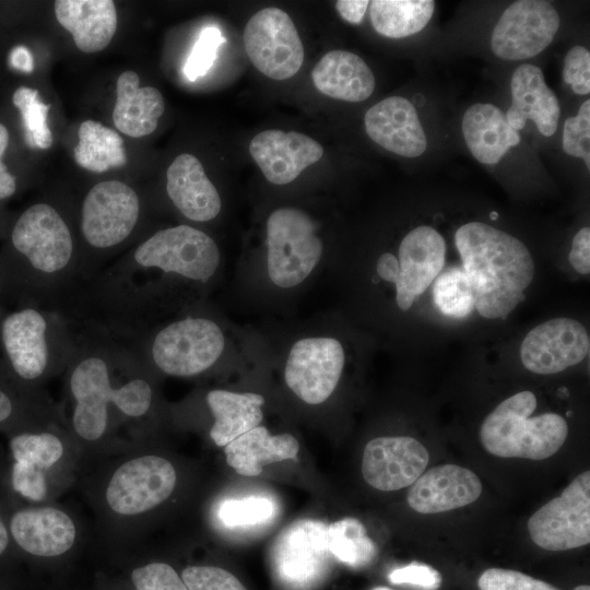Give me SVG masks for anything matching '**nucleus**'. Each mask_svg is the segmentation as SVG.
Returning a JSON list of instances; mask_svg holds the SVG:
<instances>
[{
	"mask_svg": "<svg viewBox=\"0 0 590 590\" xmlns=\"http://www.w3.org/2000/svg\"><path fill=\"white\" fill-rule=\"evenodd\" d=\"M298 450L299 444L293 435H273L263 425L248 430L224 447L227 464L244 476H257L263 465L295 459Z\"/></svg>",
	"mask_w": 590,
	"mask_h": 590,
	"instance_id": "32",
	"label": "nucleus"
},
{
	"mask_svg": "<svg viewBox=\"0 0 590 590\" xmlns=\"http://www.w3.org/2000/svg\"><path fill=\"white\" fill-rule=\"evenodd\" d=\"M62 377L59 410L82 463L142 442L158 410V378L130 349L76 333L75 351Z\"/></svg>",
	"mask_w": 590,
	"mask_h": 590,
	"instance_id": "2",
	"label": "nucleus"
},
{
	"mask_svg": "<svg viewBox=\"0 0 590 590\" xmlns=\"http://www.w3.org/2000/svg\"><path fill=\"white\" fill-rule=\"evenodd\" d=\"M434 299L442 314L458 318L467 316L474 307L470 283L460 270H449L436 281Z\"/></svg>",
	"mask_w": 590,
	"mask_h": 590,
	"instance_id": "38",
	"label": "nucleus"
},
{
	"mask_svg": "<svg viewBox=\"0 0 590 590\" xmlns=\"http://www.w3.org/2000/svg\"><path fill=\"white\" fill-rule=\"evenodd\" d=\"M369 4L374 28L389 38H402L420 32L435 10L432 0H375Z\"/></svg>",
	"mask_w": 590,
	"mask_h": 590,
	"instance_id": "34",
	"label": "nucleus"
},
{
	"mask_svg": "<svg viewBox=\"0 0 590 590\" xmlns=\"http://www.w3.org/2000/svg\"><path fill=\"white\" fill-rule=\"evenodd\" d=\"M574 590H590V587L588 585H581L576 587Z\"/></svg>",
	"mask_w": 590,
	"mask_h": 590,
	"instance_id": "51",
	"label": "nucleus"
},
{
	"mask_svg": "<svg viewBox=\"0 0 590 590\" xmlns=\"http://www.w3.org/2000/svg\"><path fill=\"white\" fill-rule=\"evenodd\" d=\"M327 538L330 554L353 568L369 565L377 555L376 544L355 518L346 517L328 526Z\"/></svg>",
	"mask_w": 590,
	"mask_h": 590,
	"instance_id": "35",
	"label": "nucleus"
},
{
	"mask_svg": "<svg viewBox=\"0 0 590 590\" xmlns=\"http://www.w3.org/2000/svg\"><path fill=\"white\" fill-rule=\"evenodd\" d=\"M462 133L472 155L483 164H497L520 141L519 132L509 126L502 109L488 103L467 109Z\"/></svg>",
	"mask_w": 590,
	"mask_h": 590,
	"instance_id": "31",
	"label": "nucleus"
},
{
	"mask_svg": "<svg viewBox=\"0 0 590 590\" xmlns=\"http://www.w3.org/2000/svg\"><path fill=\"white\" fill-rule=\"evenodd\" d=\"M243 40L252 64L273 80L295 75L304 61V47L290 15L271 7L247 22Z\"/></svg>",
	"mask_w": 590,
	"mask_h": 590,
	"instance_id": "14",
	"label": "nucleus"
},
{
	"mask_svg": "<svg viewBox=\"0 0 590 590\" xmlns=\"http://www.w3.org/2000/svg\"><path fill=\"white\" fill-rule=\"evenodd\" d=\"M74 160L83 168L105 173L127 163L122 138L113 129L94 120H85L79 131Z\"/></svg>",
	"mask_w": 590,
	"mask_h": 590,
	"instance_id": "33",
	"label": "nucleus"
},
{
	"mask_svg": "<svg viewBox=\"0 0 590 590\" xmlns=\"http://www.w3.org/2000/svg\"><path fill=\"white\" fill-rule=\"evenodd\" d=\"M512 103L505 114L515 130L532 120L544 137L555 133L560 115L559 102L547 86L542 70L533 64H521L511 78Z\"/></svg>",
	"mask_w": 590,
	"mask_h": 590,
	"instance_id": "25",
	"label": "nucleus"
},
{
	"mask_svg": "<svg viewBox=\"0 0 590 590\" xmlns=\"http://www.w3.org/2000/svg\"><path fill=\"white\" fill-rule=\"evenodd\" d=\"M79 245L64 215L36 202L14 221L0 252V299L58 309L79 280Z\"/></svg>",
	"mask_w": 590,
	"mask_h": 590,
	"instance_id": "3",
	"label": "nucleus"
},
{
	"mask_svg": "<svg viewBox=\"0 0 590 590\" xmlns=\"http://www.w3.org/2000/svg\"><path fill=\"white\" fill-rule=\"evenodd\" d=\"M429 461L426 448L410 436H381L364 448L362 474L371 487L398 491L411 486Z\"/></svg>",
	"mask_w": 590,
	"mask_h": 590,
	"instance_id": "20",
	"label": "nucleus"
},
{
	"mask_svg": "<svg viewBox=\"0 0 590 590\" xmlns=\"http://www.w3.org/2000/svg\"><path fill=\"white\" fill-rule=\"evenodd\" d=\"M204 401L212 416L209 436L219 447L261 425L263 420L266 399L257 392L214 388L205 393Z\"/></svg>",
	"mask_w": 590,
	"mask_h": 590,
	"instance_id": "28",
	"label": "nucleus"
},
{
	"mask_svg": "<svg viewBox=\"0 0 590 590\" xmlns=\"http://www.w3.org/2000/svg\"><path fill=\"white\" fill-rule=\"evenodd\" d=\"M9 449L12 461L45 476L59 494L72 483L82 463L80 449L64 425L12 434Z\"/></svg>",
	"mask_w": 590,
	"mask_h": 590,
	"instance_id": "18",
	"label": "nucleus"
},
{
	"mask_svg": "<svg viewBox=\"0 0 590 590\" xmlns=\"http://www.w3.org/2000/svg\"><path fill=\"white\" fill-rule=\"evenodd\" d=\"M224 42L225 38L216 27L210 26L201 31L184 67L185 75L189 81H196L206 74L216 59L220 46Z\"/></svg>",
	"mask_w": 590,
	"mask_h": 590,
	"instance_id": "39",
	"label": "nucleus"
},
{
	"mask_svg": "<svg viewBox=\"0 0 590 590\" xmlns=\"http://www.w3.org/2000/svg\"><path fill=\"white\" fill-rule=\"evenodd\" d=\"M559 28V15L548 1L520 0L511 3L496 23L491 37L494 54L504 60L539 55Z\"/></svg>",
	"mask_w": 590,
	"mask_h": 590,
	"instance_id": "16",
	"label": "nucleus"
},
{
	"mask_svg": "<svg viewBox=\"0 0 590 590\" xmlns=\"http://www.w3.org/2000/svg\"><path fill=\"white\" fill-rule=\"evenodd\" d=\"M482 483L471 470L447 463L423 472L408 492L409 506L420 514H439L475 502Z\"/></svg>",
	"mask_w": 590,
	"mask_h": 590,
	"instance_id": "22",
	"label": "nucleus"
},
{
	"mask_svg": "<svg viewBox=\"0 0 590 590\" xmlns=\"http://www.w3.org/2000/svg\"><path fill=\"white\" fill-rule=\"evenodd\" d=\"M63 425L59 405L46 391H34L20 385L0 355V430L9 436Z\"/></svg>",
	"mask_w": 590,
	"mask_h": 590,
	"instance_id": "26",
	"label": "nucleus"
},
{
	"mask_svg": "<svg viewBox=\"0 0 590 590\" xmlns=\"http://www.w3.org/2000/svg\"><path fill=\"white\" fill-rule=\"evenodd\" d=\"M590 351L586 328L571 318H554L534 327L520 346L523 366L540 375H551L579 364Z\"/></svg>",
	"mask_w": 590,
	"mask_h": 590,
	"instance_id": "19",
	"label": "nucleus"
},
{
	"mask_svg": "<svg viewBox=\"0 0 590 590\" xmlns=\"http://www.w3.org/2000/svg\"><path fill=\"white\" fill-rule=\"evenodd\" d=\"M566 154L582 158L590 168V101H585L575 117L566 119L563 130Z\"/></svg>",
	"mask_w": 590,
	"mask_h": 590,
	"instance_id": "40",
	"label": "nucleus"
},
{
	"mask_svg": "<svg viewBox=\"0 0 590 590\" xmlns=\"http://www.w3.org/2000/svg\"><path fill=\"white\" fill-rule=\"evenodd\" d=\"M324 244L319 224L296 206H279L266 222L263 252L238 268V288L258 306H285L323 272Z\"/></svg>",
	"mask_w": 590,
	"mask_h": 590,
	"instance_id": "4",
	"label": "nucleus"
},
{
	"mask_svg": "<svg viewBox=\"0 0 590 590\" xmlns=\"http://www.w3.org/2000/svg\"><path fill=\"white\" fill-rule=\"evenodd\" d=\"M388 579L393 585H409L421 590H437L442 581L437 569L418 562L393 569Z\"/></svg>",
	"mask_w": 590,
	"mask_h": 590,
	"instance_id": "45",
	"label": "nucleus"
},
{
	"mask_svg": "<svg viewBox=\"0 0 590 590\" xmlns=\"http://www.w3.org/2000/svg\"><path fill=\"white\" fill-rule=\"evenodd\" d=\"M249 152L266 179L279 186L295 180L323 155L321 144L310 137L276 129L258 133L249 144Z\"/></svg>",
	"mask_w": 590,
	"mask_h": 590,
	"instance_id": "21",
	"label": "nucleus"
},
{
	"mask_svg": "<svg viewBox=\"0 0 590 590\" xmlns=\"http://www.w3.org/2000/svg\"><path fill=\"white\" fill-rule=\"evenodd\" d=\"M492 219H494V220L496 219V213L495 212L492 213Z\"/></svg>",
	"mask_w": 590,
	"mask_h": 590,
	"instance_id": "54",
	"label": "nucleus"
},
{
	"mask_svg": "<svg viewBox=\"0 0 590 590\" xmlns=\"http://www.w3.org/2000/svg\"><path fill=\"white\" fill-rule=\"evenodd\" d=\"M142 442L99 459L87 492L97 516L113 538L138 534V526L174 494L178 472L162 455L141 449Z\"/></svg>",
	"mask_w": 590,
	"mask_h": 590,
	"instance_id": "6",
	"label": "nucleus"
},
{
	"mask_svg": "<svg viewBox=\"0 0 590 590\" xmlns=\"http://www.w3.org/2000/svg\"><path fill=\"white\" fill-rule=\"evenodd\" d=\"M327 533L328 526L314 519L297 520L284 529L272 552L280 580L299 589L319 581L331 555Z\"/></svg>",
	"mask_w": 590,
	"mask_h": 590,
	"instance_id": "17",
	"label": "nucleus"
},
{
	"mask_svg": "<svg viewBox=\"0 0 590 590\" xmlns=\"http://www.w3.org/2000/svg\"><path fill=\"white\" fill-rule=\"evenodd\" d=\"M476 311L486 319L508 316L523 299L534 276L533 258L512 235L481 222L455 233Z\"/></svg>",
	"mask_w": 590,
	"mask_h": 590,
	"instance_id": "7",
	"label": "nucleus"
},
{
	"mask_svg": "<svg viewBox=\"0 0 590 590\" xmlns=\"http://www.w3.org/2000/svg\"><path fill=\"white\" fill-rule=\"evenodd\" d=\"M55 15L86 54L106 48L117 31L118 15L111 0H58Z\"/></svg>",
	"mask_w": 590,
	"mask_h": 590,
	"instance_id": "27",
	"label": "nucleus"
},
{
	"mask_svg": "<svg viewBox=\"0 0 590 590\" xmlns=\"http://www.w3.org/2000/svg\"><path fill=\"white\" fill-rule=\"evenodd\" d=\"M272 352L282 358L286 388L307 405H320L337 390L343 376L347 352L342 340L327 330L323 318L314 320L284 335Z\"/></svg>",
	"mask_w": 590,
	"mask_h": 590,
	"instance_id": "10",
	"label": "nucleus"
},
{
	"mask_svg": "<svg viewBox=\"0 0 590 590\" xmlns=\"http://www.w3.org/2000/svg\"><path fill=\"white\" fill-rule=\"evenodd\" d=\"M480 590H559L554 586L517 570L488 568L477 580Z\"/></svg>",
	"mask_w": 590,
	"mask_h": 590,
	"instance_id": "43",
	"label": "nucleus"
},
{
	"mask_svg": "<svg viewBox=\"0 0 590 590\" xmlns=\"http://www.w3.org/2000/svg\"><path fill=\"white\" fill-rule=\"evenodd\" d=\"M535 408L536 398L528 390L502 401L481 425L480 439L485 450L500 458L530 460L556 453L568 436L567 422L556 413L530 417Z\"/></svg>",
	"mask_w": 590,
	"mask_h": 590,
	"instance_id": "11",
	"label": "nucleus"
},
{
	"mask_svg": "<svg viewBox=\"0 0 590 590\" xmlns=\"http://www.w3.org/2000/svg\"><path fill=\"white\" fill-rule=\"evenodd\" d=\"M311 79L316 88L332 98L362 102L375 90V76L365 61L346 50H331L315 66Z\"/></svg>",
	"mask_w": 590,
	"mask_h": 590,
	"instance_id": "29",
	"label": "nucleus"
},
{
	"mask_svg": "<svg viewBox=\"0 0 590 590\" xmlns=\"http://www.w3.org/2000/svg\"><path fill=\"white\" fill-rule=\"evenodd\" d=\"M181 579L188 590H247L233 574L216 566H188Z\"/></svg>",
	"mask_w": 590,
	"mask_h": 590,
	"instance_id": "41",
	"label": "nucleus"
},
{
	"mask_svg": "<svg viewBox=\"0 0 590 590\" xmlns=\"http://www.w3.org/2000/svg\"><path fill=\"white\" fill-rule=\"evenodd\" d=\"M373 590H391V589L386 588V587H377V588H374Z\"/></svg>",
	"mask_w": 590,
	"mask_h": 590,
	"instance_id": "53",
	"label": "nucleus"
},
{
	"mask_svg": "<svg viewBox=\"0 0 590 590\" xmlns=\"http://www.w3.org/2000/svg\"><path fill=\"white\" fill-rule=\"evenodd\" d=\"M14 545L7 524V518L0 511V557L3 556L10 547Z\"/></svg>",
	"mask_w": 590,
	"mask_h": 590,
	"instance_id": "50",
	"label": "nucleus"
},
{
	"mask_svg": "<svg viewBox=\"0 0 590 590\" xmlns=\"http://www.w3.org/2000/svg\"><path fill=\"white\" fill-rule=\"evenodd\" d=\"M368 4L369 1L366 0H340L337 1L335 8L345 21L352 24H359Z\"/></svg>",
	"mask_w": 590,
	"mask_h": 590,
	"instance_id": "48",
	"label": "nucleus"
},
{
	"mask_svg": "<svg viewBox=\"0 0 590 590\" xmlns=\"http://www.w3.org/2000/svg\"><path fill=\"white\" fill-rule=\"evenodd\" d=\"M12 103L21 114L25 143L31 149L50 148L52 133L47 123L50 106L40 99L38 91L20 86L12 95Z\"/></svg>",
	"mask_w": 590,
	"mask_h": 590,
	"instance_id": "36",
	"label": "nucleus"
},
{
	"mask_svg": "<svg viewBox=\"0 0 590 590\" xmlns=\"http://www.w3.org/2000/svg\"><path fill=\"white\" fill-rule=\"evenodd\" d=\"M76 333L56 309L20 306L0 318V355L14 379L34 391L66 370Z\"/></svg>",
	"mask_w": 590,
	"mask_h": 590,
	"instance_id": "8",
	"label": "nucleus"
},
{
	"mask_svg": "<svg viewBox=\"0 0 590 590\" xmlns=\"http://www.w3.org/2000/svg\"><path fill=\"white\" fill-rule=\"evenodd\" d=\"M275 512V503L267 496L227 498L216 508L219 521L229 529L261 524L269 521Z\"/></svg>",
	"mask_w": 590,
	"mask_h": 590,
	"instance_id": "37",
	"label": "nucleus"
},
{
	"mask_svg": "<svg viewBox=\"0 0 590 590\" xmlns=\"http://www.w3.org/2000/svg\"><path fill=\"white\" fill-rule=\"evenodd\" d=\"M141 215L140 197L126 182L104 180L90 188L80 208L78 283L110 262L135 234Z\"/></svg>",
	"mask_w": 590,
	"mask_h": 590,
	"instance_id": "9",
	"label": "nucleus"
},
{
	"mask_svg": "<svg viewBox=\"0 0 590 590\" xmlns=\"http://www.w3.org/2000/svg\"><path fill=\"white\" fill-rule=\"evenodd\" d=\"M564 81L579 95L590 93V52L583 46H574L566 55Z\"/></svg>",
	"mask_w": 590,
	"mask_h": 590,
	"instance_id": "44",
	"label": "nucleus"
},
{
	"mask_svg": "<svg viewBox=\"0 0 590 590\" xmlns=\"http://www.w3.org/2000/svg\"><path fill=\"white\" fill-rule=\"evenodd\" d=\"M368 137L384 149L404 156L424 153L427 140L414 105L391 96L370 107L364 118Z\"/></svg>",
	"mask_w": 590,
	"mask_h": 590,
	"instance_id": "23",
	"label": "nucleus"
},
{
	"mask_svg": "<svg viewBox=\"0 0 590 590\" xmlns=\"http://www.w3.org/2000/svg\"><path fill=\"white\" fill-rule=\"evenodd\" d=\"M135 590H188L181 576L168 564L152 562L131 573Z\"/></svg>",
	"mask_w": 590,
	"mask_h": 590,
	"instance_id": "42",
	"label": "nucleus"
},
{
	"mask_svg": "<svg viewBox=\"0 0 590 590\" xmlns=\"http://www.w3.org/2000/svg\"><path fill=\"white\" fill-rule=\"evenodd\" d=\"M568 261L571 267L580 274H589L590 272V228L582 227L579 229L571 243V248L568 255Z\"/></svg>",
	"mask_w": 590,
	"mask_h": 590,
	"instance_id": "46",
	"label": "nucleus"
},
{
	"mask_svg": "<svg viewBox=\"0 0 590 590\" xmlns=\"http://www.w3.org/2000/svg\"><path fill=\"white\" fill-rule=\"evenodd\" d=\"M5 306L2 304L1 299H0V318L2 317V315L4 314L5 311Z\"/></svg>",
	"mask_w": 590,
	"mask_h": 590,
	"instance_id": "52",
	"label": "nucleus"
},
{
	"mask_svg": "<svg viewBox=\"0 0 590 590\" xmlns=\"http://www.w3.org/2000/svg\"><path fill=\"white\" fill-rule=\"evenodd\" d=\"M223 269L208 233L189 224L165 227L80 281L57 310L76 333L126 344L167 316L210 300Z\"/></svg>",
	"mask_w": 590,
	"mask_h": 590,
	"instance_id": "1",
	"label": "nucleus"
},
{
	"mask_svg": "<svg viewBox=\"0 0 590 590\" xmlns=\"http://www.w3.org/2000/svg\"><path fill=\"white\" fill-rule=\"evenodd\" d=\"M7 524L14 546L38 558L61 557L82 541L74 515L54 503L17 507L7 517Z\"/></svg>",
	"mask_w": 590,
	"mask_h": 590,
	"instance_id": "15",
	"label": "nucleus"
},
{
	"mask_svg": "<svg viewBox=\"0 0 590 590\" xmlns=\"http://www.w3.org/2000/svg\"><path fill=\"white\" fill-rule=\"evenodd\" d=\"M445 259L444 237L421 225L402 238L397 255L385 251L376 259L374 281L391 285L397 307L408 311L440 273Z\"/></svg>",
	"mask_w": 590,
	"mask_h": 590,
	"instance_id": "12",
	"label": "nucleus"
},
{
	"mask_svg": "<svg viewBox=\"0 0 590 590\" xmlns=\"http://www.w3.org/2000/svg\"><path fill=\"white\" fill-rule=\"evenodd\" d=\"M9 144V131L7 127L0 122V201L12 197L16 191V179L9 172L3 162Z\"/></svg>",
	"mask_w": 590,
	"mask_h": 590,
	"instance_id": "47",
	"label": "nucleus"
},
{
	"mask_svg": "<svg viewBox=\"0 0 590 590\" xmlns=\"http://www.w3.org/2000/svg\"><path fill=\"white\" fill-rule=\"evenodd\" d=\"M533 543L546 551H567L590 543V472L577 475L562 494L528 520Z\"/></svg>",
	"mask_w": 590,
	"mask_h": 590,
	"instance_id": "13",
	"label": "nucleus"
},
{
	"mask_svg": "<svg viewBox=\"0 0 590 590\" xmlns=\"http://www.w3.org/2000/svg\"><path fill=\"white\" fill-rule=\"evenodd\" d=\"M166 192L177 211L194 223H208L219 216L222 200L192 154H179L166 172Z\"/></svg>",
	"mask_w": 590,
	"mask_h": 590,
	"instance_id": "24",
	"label": "nucleus"
},
{
	"mask_svg": "<svg viewBox=\"0 0 590 590\" xmlns=\"http://www.w3.org/2000/svg\"><path fill=\"white\" fill-rule=\"evenodd\" d=\"M164 109L161 92L153 86L140 87L135 72L125 71L118 76L113 121L121 133L131 138L152 133Z\"/></svg>",
	"mask_w": 590,
	"mask_h": 590,
	"instance_id": "30",
	"label": "nucleus"
},
{
	"mask_svg": "<svg viewBox=\"0 0 590 590\" xmlns=\"http://www.w3.org/2000/svg\"><path fill=\"white\" fill-rule=\"evenodd\" d=\"M122 345L158 379L197 378L232 357L237 339L228 320L205 300L167 316Z\"/></svg>",
	"mask_w": 590,
	"mask_h": 590,
	"instance_id": "5",
	"label": "nucleus"
},
{
	"mask_svg": "<svg viewBox=\"0 0 590 590\" xmlns=\"http://www.w3.org/2000/svg\"><path fill=\"white\" fill-rule=\"evenodd\" d=\"M8 60L12 69L22 73H31L34 70L33 55L25 46L13 47L9 52Z\"/></svg>",
	"mask_w": 590,
	"mask_h": 590,
	"instance_id": "49",
	"label": "nucleus"
}]
</instances>
